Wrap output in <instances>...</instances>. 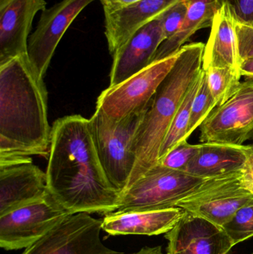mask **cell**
Wrapping results in <instances>:
<instances>
[{"mask_svg":"<svg viewBox=\"0 0 253 254\" xmlns=\"http://www.w3.org/2000/svg\"><path fill=\"white\" fill-rule=\"evenodd\" d=\"M46 173L49 193L71 214L117 210L121 192L101 165L89 119L74 115L54 122Z\"/></svg>","mask_w":253,"mask_h":254,"instance_id":"6da1fadb","label":"cell"},{"mask_svg":"<svg viewBox=\"0 0 253 254\" xmlns=\"http://www.w3.org/2000/svg\"><path fill=\"white\" fill-rule=\"evenodd\" d=\"M48 92L28 55L0 65V167L49 155Z\"/></svg>","mask_w":253,"mask_h":254,"instance_id":"7a4b0ae2","label":"cell"},{"mask_svg":"<svg viewBox=\"0 0 253 254\" xmlns=\"http://www.w3.org/2000/svg\"><path fill=\"white\" fill-rule=\"evenodd\" d=\"M204 48L203 43L184 45L172 70L160 83L134 140L136 163L126 188L158 164L160 147L171 124L202 71Z\"/></svg>","mask_w":253,"mask_h":254,"instance_id":"3957f363","label":"cell"},{"mask_svg":"<svg viewBox=\"0 0 253 254\" xmlns=\"http://www.w3.org/2000/svg\"><path fill=\"white\" fill-rule=\"evenodd\" d=\"M149 108L121 120H113L96 110L89 119L101 165L111 185L120 192L127 187L135 168L134 140Z\"/></svg>","mask_w":253,"mask_h":254,"instance_id":"277c9868","label":"cell"},{"mask_svg":"<svg viewBox=\"0 0 253 254\" xmlns=\"http://www.w3.org/2000/svg\"><path fill=\"white\" fill-rule=\"evenodd\" d=\"M205 179L157 164L121 192L114 212L177 207V204L194 192Z\"/></svg>","mask_w":253,"mask_h":254,"instance_id":"5b68a950","label":"cell"},{"mask_svg":"<svg viewBox=\"0 0 253 254\" xmlns=\"http://www.w3.org/2000/svg\"><path fill=\"white\" fill-rule=\"evenodd\" d=\"M240 172L209 178L177 207L222 228L244 206L253 201V195L244 186Z\"/></svg>","mask_w":253,"mask_h":254,"instance_id":"8992f818","label":"cell"},{"mask_svg":"<svg viewBox=\"0 0 253 254\" xmlns=\"http://www.w3.org/2000/svg\"><path fill=\"white\" fill-rule=\"evenodd\" d=\"M71 215L50 193L0 216V247L25 249Z\"/></svg>","mask_w":253,"mask_h":254,"instance_id":"52a82bcc","label":"cell"},{"mask_svg":"<svg viewBox=\"0 0 253 254\" xmlns=\"http://www.w3.org/2000/svg\"><path fill=\"white\" fill-rule=\"evenodd\" d=\"M178 53L153 62L117 86H109L98 97L96 110L113 120H121L149 108L160 83L175 65Z\"/></svg>","mask_w":253,"mask_h":254,"instance_id":"ba28073f","label":"cell"},{"mask_svg":"<svg viewBox=\"0 0 253 254\" xmlns=\"http://www.w3.org/2000/svg\"><path fill=\"white\" fill-rule=\"evenodd\" d=\"M102 225L89 213L70 215L22 254H124L102 243Z\"/></svg>","mask_w":253,"mask_h":254,"instance_id":"9c48e42d","label":"cell"},{"mask_svg":"<svg viewBox=\"0 0 253 254\" xmlns=\"http://www.w3.org/2000/svg\"><path fill=\"white\" fill-rule=\"evenodd\" d=\"M200 141L243 144L253 138V80L239 85L230 99L217 106L200 126Z\"/></svg>","mask_w":253,"mask_h":254,"instance_id":"30bf717a","label":"cell"},{"mask_svg":"<svg viewBox=\"0 0 253 254\" xmlns=\"http://www.w3.org/2000/svg\"><path fill=\"white\" fill-rule=\"evenodd\" d=\"M95 0H62L42 13L37 29L28 40V58L43 79L62 36L79 13Z\"/></svg>","mask_w":253,"mask_h":254,"instance_id":"8fae6325","label":"cell"},{"mask_svg":"<svg viewBox=\"0 0 253 254\" xmlns=\"http://www.w3.org/2000/svg\"><path fill=\"white\" fill-rule=\"evenodd\" d=\"M165 238L167 254H228L235 246L221 227L185 210Z\"/></svg>","mask_w":253,"mask_h":254,"instance_id":"7c38bea8","label":"cell"},{"mask_svg":"<svg viewBox=\"0 0 253 254\" xmlns=\"http://www.w3.org/2000/svg\"><path fill=\"white\" fill-rule=\"evenodd\" d=\"M45 0H0V65L28 53V37Z\"/></svg>","mask_w":253,"mask_h":254,"instance_id":"4fadbf2b","label":"cell"},{"mask_svg":"<svg viewBox=\"0 0 253 254\" xmlns=\"http://www.w3.org/2000/svg\"><path fill=\"white\" fill-rule=\"evenodd\" d=\"M164 40L159 18L137 31L112 55L110 87L117 86L149 66Z\"/></svg>","mask_w":253,"mask_h":254,"instance_id":"5bb4252c","label":"cell"},{"mask_svg":"<svg viewBox=\"0 0 253 254\" xmlns=\"http://www.w3.org/2000/svg\"><path fill=\"white\" fill-rule=\"evenodd\" d=\"M49 193L46 173L32 162L0 167V216Z\"/></svg>","mask_w":253,"mask_h":254,"instance_id":"9a60e30c","label":"cell"},{"mask_svg":"<svg viewBox=\"0 0 253 254\" xmlns=\"http://www.w3.org/2000/svg\"><path fill=\"white\" fill-rule=\"evenodd\" d=\"M178 0H140L124 8L105 13V34L111 55L137 31L157 19Z\"/></svg>","mask_w":253,"mask_h":254,"instance_id":"2e32d148","label":"cell"},{"mask_svg":"<svg viewBox=\"0 0 253 254\" xmlns=\"http://www.w3.org/2000/svg\"><path fill=\"white\" fill-rule=\"evenodd\" d=\"M184 212L180 207L124 213L113 212L105 215L102 231L110 236L166 234L178 223Z\"/></svg>","mask_w":253,"mask_h":254,"instance_id":"e0dca14e","label":"cell"},{"mask_svg":"<svg viewBox=\"0 0 253 254\" xmlns=\"http://www.w3.org/2000/svg\"><path fill=\"white\" fill-rule=\"evenodd\" d=\"M236 24L228 9L221 6L214 17L209 40L205 45L202 69L230 68L241 74Z\"/></svg>","mask_w":253,"mask_h":254,"instance_id":"ac0fdd59","label":"cell"},{"mask_svg":"<svg viewBox=\"0 0 253 254\" xmlns=\"http://www.w3.org/2000/svg\"><path fill=\"white\" fill-rule=\"evenodd\" d=\"M249 145L221 142L201 143L197 155L186 168V173L203 178L242 171L246 162Z\"/></svg>","mask_w":253,"mask_h":254,"instance_id":"d6986e66","label":"cell"},{"mask_svg":"<svg viewBox=\"0 0 253 254\" xmlns=\"http://www.w3.org/2000/svg\"><path fill=\"white\" fill-rule=\"evenodd\" d=\"M187 1L188 10L182 26L175 35L162 43L154 55L152 63L178 53L184 43L196 31L212 26L214 17L221 8L218 0H187Z\"/></svg>","mask_w":253,"mask_h":254,"instance_id":"ffe728a7","label":"cell"},{"mask_svg":"<svg viewBox=\"0 0 253 254\" xmlns=\"http://www.w3.org/2000/svg\"><path fill=\"white\" fill-rule=\"evenodd\" d=\"M202 71L190 86L185 98L183 100L182 103H181V106L171 124L169 131H168L164 140L162 143L161 147H160L159 160L164 157L180 142L188 139L187 138V131H188L190 116H191L192 104H193V100H194L195 96H196V93L199 90V86H200Z\"/></svg>","mask_w":253,"mask_h":254,"instance_id":"44dd1931","label":"cell"},{"mask_svg":"<svg viewBox=\"0 0 253 254\" xmlns=\"http://www.w3.org/2000/svg\"><path fill=\"white\" fill-rule=\"evenodd\" d=\"M204 71L208 86L217 106L230 99L241 84L242 75L231 68H211Z\"/></svg>","mask_w":253,"mask_h":254,"instance_id":"7402d4cb","label":"cell"},{"mask_svg":"<svg viewBox=\"0 0 253 254\" xmlns=\"http://www.w3.org/2000/svg\"><path fill=\"white\" fill-rule=\"evenodd\" d=\"M216 107L215 100L208 86L206 72L202 69L200 86L192 104L191 116L187 131V138H189L196 128L200 127L210 114L211 112Z\"/></svg>","mask_w":253,"mask_h":254,"instance_id":"603a6c76","label":"cell"},{"mask_svg":"<svg viewBox=\"0 0 253 254\" xmlns=\"http://www.w3.org/2000/svg\"><path fill=\"white\" fill-rule=\"evenodd\" d=\"M233 245L253 237V201L239 209L233 217L222 227Z\"/></svg>","mask_w":253,"mask_h":254,"instance_id":"cb8c5ba5","label":"cell"},{"mask_svg":"<svg viewBox=\"0 0 253 254\" xmlns=\"http://www.w3.org/2000/svg\"><path fill=\"white\" fill-rule=\"evenodd\" d=\"M200 147L201 143L190 144L187 140H182L159 160L158 164L172 170L185 172L187 166L197 155Z\"/></svg>","mask_w":253,"mask_h":254,"instance_id":"d4e9b609","label":"cell"},{"mask_svg":"<svg viewBox=\"0 0 253 254\" xmlns=\"http://www.w3.org/2000/svg\"><path fill=\"white\" fill-rule=\"evenodd\" d=\"M188 10L187 0H178L158 16L165 40L175 35L182 26Z\"/></svg>","mask_w":253,"mask_h":254,"instance_id":"484cf974","label":"cell"},{"mask_svg":"<svg viewBox=\"0 0 253 254\" xmlns=\"http://www.w3.org/2000/svg\"><path fill=\"white\" fill-rule=\"evenodd\" d=\"M228 9L236 23L253 27V0H218Z\"/></svg>","mask_w":253,"mask_h":254,"instance_id":"4316f807","label":"cell"},{"mask_svg":"<svg viewBox=\"0 0 253 254\" xmlns=\"http://www.w3.org/2000/svg\"><path fill=\"white\" fill-rule=\"evenodd\" d=\"M238 48L241 62L253 58V27L243 24H236Z\"/></svg>","mask_w":253,"mask_h":254,"instance_id":"83f0119b","label":"cell"},{"mask_svg":"<svg viewBox=\"0 0 253 254\" xmlns=\"http://www.w3.org/2000/svg\"><path fill=\"white\" fill-rule=\"evenodd\" d=\"M244 186L253 195V142L249 145L246 162L241 173Z\"/></svg>","mask_w":253,"mask_h":254,"instance_id":"f1b7e54d","label":"cell"},{"mask_svg":"<svg viewBox=\"0 0 253 254\" xmlns=\"http://www.w3.org/2000/svg\"><path fill=\"white\" fill-rule=\"evenodd\" d=\"M103 6L104 13H111L124 8L140 0H100Z\"/></svg>","mask_w":253,"mask_h":254,"instance_id":"f546056e","label":"cell"},{"mask_svg":"<svg viewBox=\"0 0 253 254\" xmlns=\"http://www.w3.org/2000/svg\"><path fill=\"white\" fill-rule=\"evenodd\" d=\"M241 75L248 78V80H253V58H248L241 62Z\"/></svg>","mask_w":253,"mask_h":254,"instance_id":"4dcf8cb0","label":"cell"},{"mask_svg":"<svg viewBox=\"0 0 253 254\" xmlns=\"http://www.w3.org/2000/svg\"><path fill=\"white\" fill-rule=\"evenodd\" d=\"M131 254H164L162 251L161 246L155 247H144L138 252Z\"/></svg>","mask_w":253,"mask_h":254,"instance_id":"1f68e13d","label":"cell"},{"mask_svg":"<svg viewBox=\"0 0 253 254\" xmlns=\"http://www.w3.org/2000/svg\"></svg>","mask_w":253,"mask_h":254,"instance_id":"d6a6232c","label":"cell"}]
</instances>
